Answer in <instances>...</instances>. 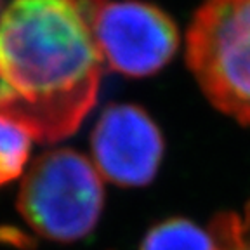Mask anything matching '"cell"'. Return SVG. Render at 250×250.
<instances>
[{
  "label": "cell",
  "instance_id": "7a4b0ae2",
  "mask_svg": "<svg viewBox=\"0 0 250 250\" xmlns=\"http://www.w3.org/2000/svg\"><path fill=\"white\" fill-rule=\"evenodd\" d=\"M16 205L37 234L54 242H78L99 223L104 207L103 177L82 153L51 149L24 174Z\"/></svg>",
  "mask_w": 250,
  "mask_h": 250
},
{
  "label": "cell",
  "instance_id": "9c48e42d",
  "mask_svg": "<svg viewBox=\"0 0 250 250\" xmlns=\"http://www.w3.org/2000/svg\"><path fill=\"white\" fill-rule=\"evenodd\" d=\"M0 243L16 247L20 250H31L35 249V240L30 234L21 231L14 226H0Z\"/></svg>",
  "mask_w": 250,
  "mask_h": 250
},
{
  "label": "cell",
  "instance_id": "8992f818",
  "mask_svg": "<svg viewBox=\"0 0 250 250\" xmlns=\"http://www.w3.org/2000/svg\"><path fill=\"white\" fill-rule=\"evenodd\" d=\"M141 250H215L208 229L188 219H167L146 233Z\"/></svg>",
  "mask_w": 250,
  "mask_h": 250
},
{
  "label": "cell",
  "instance_id": "5b68a950",
  "mask_svg": "<svg viewBox=\"0 0 250 250\" xmlns=\"http://www.w3.org/2000/svg\"><path fill=\"white\" fill-rule=\"evenodd\" d=\"M90 151L103 179L137 188L155 179L164 156V137L143 108L109 104L94 125Z\"/></svg>",
  "mask_w": 250,
  "mask_h": 250
},
{
  "label": "cell",
  "instance_id": "52a82bcc",
  "mask_svg": "<svg viewBox=\"0 0 250 250\" xmlns=\"http://www.w3.org/2000/svg\"><path fill=\"white\" fill-rule=\"evenodd\" d=\"M30 148V134L11 118L0 115V186L21 176Z\"/></svg>",
  "mask_w": 250,
  "mask_h": 250
},
{
  "label": "cell",
  "instance_id": "30bf717a",
  "mask_svg": "<svg viewBox=\"0 0 250 250\" xmlns=\"http://www.w3.org/2000/svg\"><path fill=\"white\" fill-rule=\"evenodd\" d=\"M0 9H2V0H0Z\"/></svg>",
  "mask_w": 250,
  "mask_h": 250
},
{
  "label": "cell",
  "instance_id": "6da1fadb",
  "mask_svg": "<svg viewBox=\"0 0 250 250\" xmlns=\"http://www.w3.org/2000/svg\"><path fill=\"white\" fill-rule=\"evenodd\" d=\"M103 2L14 0L0 14V115L31 139H66L96 106L104 61L90 20Z\"/></svg>",
  "mask_w": 250,
  "mask_h": 250
},
{
  "label": "cell",
  "instance_id": "3957f363",
  "mask_svg": "<svg viewBox=\"0 0 250 250\" xmlns=\"http://www.w3.org/2000/svg\"><path fill=\"white\" fill-rule=\"evenodd\" d=\"M186 59L208 101L250 127V0H205L186 33Z\"/></svg>",
  "mask_w": 250,
  "mask_h": 250
},
{
  "label": "cell",
  "instance_id": "277c9868",
  "mask_svg": "<svg viewBox=\"0 0 250 250\" xmlns=\"http://www.w3.org/2000/svg\"><path fill=\"white\" fill-rule=\"evenodd\" d=\"M90 28L104 64L127 77L160 71L179 49L170 16L143 0H104Z\"/></svg>",
  "mask_w": 250,
  "mask_h": 250
},
{
  "label": "cell",
  "instance_id": "ba28073f",
  "mask_svg": "<svg viewBox=\"0 0 250 250\" xmlns=\"http://www.w3.org/2000/svg\"><path fill=\"white\" fill-rule=\"evenodd\" d=\"M215 250H250V202L238 212H223L208 226Z\"/></svg>",
  "mask_w": 250,
  "mask_h": 250
}]
</instances>
